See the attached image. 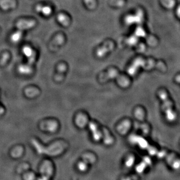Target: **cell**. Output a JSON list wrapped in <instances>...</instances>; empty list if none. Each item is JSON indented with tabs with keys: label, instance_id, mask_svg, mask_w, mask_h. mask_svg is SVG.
Listing matches in <instances>:
<instances>
[{
	"label": "cell",
	"instance_id": "obj_21",
	"mask_svg": "<svg viewBox=\"0 0 180 180\" xmlns=\"http://www.w3.org/2000/svg\"><path fill=\"white\" fill-rule=\"evenodd\" d=\"M22 31H21L20 30H19L18 31H17L16 33H14L12 36L11 40L13 41V42H15V43L19 42L21 40L22 37Z\"/></svg>",
	"mask_w": 180,
	"mask_h": 180
},
{
	"label": "cell",
	"instance_id": "obj_24",
	"mask_svg": "<svg viewBox=\"0 0 180 180\" xmlns=\"http://www.w3.org/2000/svg\"><path fill=\"white\" fill-rule=\"evenodd\" d=\"M134 162V158L133 157H131L129 159L127 162H126V165H127L128 167H129V166H131L132 165H133V163Z\"/></svg>",
	"mask_w": 180,
	"mask_h": 180
},
{
	"label": "cell",
	"instance_id": "obj_8",
	"mask_svg": "<svg viewBox=\"0 0 180 180\" xmlns=\"http://www.w3.org/2000/svg\"><path fill=\"white\" fill-rule=\"evenodd\" d=\"M114 46V45L113 42L111 41L106 42L104 44L103 46L97 50L96 54L97 56L100 58L103 57L105 55H106V54L113 49Z\"/></svg>",
	"mask_w": 180,
	"mask_h": 180
},
{
	"label": "cell",
	"instance_id": "obj_11",
	"mask_svg": "<svg viewBox=\"0 0 180 180\" xmlns=\"http://www.w3.org/2000/svg\"><path fill=\"white\" fill-rule=\"evenodd\" d=\"M64 41H65V38L63 35L60 34L57 36L50 44V46H49L50 50L52 51H56L59 46L63 44Z\"/></svg>",
	"mask_w": 180,
	"mask_h": 180
},
{
	"label": "cell",
	"instance_id": "obj_22",
	"mask_svg": "<svg viewBox=\"0 0 180 180\" xmlns=\"http://www.w3.org/2000/svg\"><path fill=\"white\" fill-rule=\"evenodd\" d=\"M19 71L22 73L29 74L32 71V69L29 66L23 65L21 66L19 68Z\"/></svg>",
	"mask_w": 180,
	"mask_h": 180
},
{
	"label": "cell",
	"instance_id": "obj_10",
	"mask_svg": "<svg viewBox=\"0 0 180 180\" xmlns=\"http://www.w3.org/2000/svg\"><path fill=\"white\" fill-rule=\"evenodd\" d=\"M36 25V21L34 20H21L17 23V26L21 31L23 30L31 29Z\"/></svg>",
	"mask_w": 180,
	"mask_h": 180
},
{
	"label": "cell",
	"instance_id": "obj_15",
	"mask_svg": "<svg viewBox=\"0 0 180 180\" xmlns=\"http://www.w3.org/2000/svg\"><path fill=\"white\" fill-rule=\"evenodd\" d=\"M102 132L103 133L102 138L103 139L104 143L106 145H112L114 142V139L109 131L106 128H103L102 129Z\"/></svg>",
	"mask_w": 180,
	"mask_h": 180
},
{
	"label": "cell",
	"instance_id": "obj_2",
	"mask_svg": "<svg viewBox=\"0 0 180 180\" xmlns=\"http://www.w3.org/2000/svg\"><path fill=\"white\" fill-rule=\"evenodd\" d=\"M140 66L147 69L156 68L162 71H165L166 70V66L162 62L157 63L153 61H145L142 59H138L135 61L133 65L130 67L128 70V73L132 75L135 74Z\"/></svg>",
	"mask_w": 180,
	"mask_h": 180
},
{
	"label": "cell",
	"instance_id": "obj_12",
	"mask_svg": "<svg viewBox=\"0 0 180 180\" xmlns=\"http://www.w3.org/2000/svg\"><path fill=\"white\" fill-rule=\"evenodd\" d=\"M89 122V120L86 115L80 114L77 115L75 119V123L78 127L83 128L86 127Z\"/></svg>",
	"mask_w": 180,
	"mask_h": 180
},
{
	"label": "cell",
	"instance_id": "obj_13",
	"mask_svg": "<svg viewBox=\"0 0 180 180\" xmlns=\"http://www.w3.org/2000/svg\"><path fill=\"white\" fill-rule=\"evenodd\" d=\"M66 70L67 67L65 64H59V66H58L57 73L55 77V80L57 82H60L63 80Z\"/></svg>",
	"mask_w": 180,
	"mask_h": 180
},
{
	"label": "cell",
	"instance_id": "obj_19",
	"mask_svg": "<svg viewBox=\"0 0 180 180\" xmlns=\"http://www.w3.org/2000/svg\"><path fill=\"white\" fill-rule=\"evenodd\" d=\"M135 115L136 118L138 120H143L145 117V113L141 108H138L135 111Z\"/></svg>",
	"mask_w": 180,
	"mask_h": 180
},
{
	"label": "cell",
	"instance_id": "obj_25",
	"mask_svg": "<svg viewBox=\"0 0 180 180\" xmlns=\"http://www.w3.org/2000/svg\"><path fill=\"white\" fill-rule=\"evenodd\" d=\"M176 81L178 83H180V75H178V76L176 78Z\"/></svg>",
	"mask_w": 180,
	"mask_h": 180
},
{
	"label": "cell",
	"instance_id": "obj_16",
	"mask_svg": "<svg viewBox=\"0 0 180 180\" xmlns=\"http://www.w3.org/2000/svg\"><path fill=\"white\" fill-rule=\"evenodd\" d=\"M36 10L37 12L39 13H41L45 16H49L52 12V10L49 6H46L41 5H38L36 8Z\"/></svg>",
	"mask_w": 180,
	"mask_h": 180
},
{
	"label": "cell",
	"instance_id": "obj_6",
	"mask_svg": "<svg viewBox=\"0 0 180 180\" xmlns=\"http://www.w3.org/2000/svg\"><path fill=\"white\" fill-rule=\"evenodd\" d=\"M40 127L42 130L46 132H54L57 130L58 124L54 120H47L42 122L40 124Z\"/></svg>",
	"mask_w": 180,
	"mask_h": 180
},
{
	"label": "cell",
	"instance_id": "obj_17",
	"mask_svg": "<svg viewBox=\"0 0 180 180\" xmlns=\"http://www.w3.org/2000/svg\"><path fill=\"white\" fill-rule=\"evenodd\" d=\"M96 160L95 156L91 153H86L82 156L83 162L87 165L94 163Z\"/></svg>",
	"mask_w": 180,
	"mask_h": 180
},
{
	"label": "cell",
	"instance_id": "obj_3",
	"mask_svg": "<svg viewBox=\"0 0 180 180\" xmlns=\"http://www.w3.org/2000/svg\"><path fill=\"white\" fill-rule=\"evenodd\" d=\"M115 78L117 79L118 83L122 87H127L129 85V80L124 76L120 75L117 71L114 69L101 74L99 76V81L101 82H105L110 79Z\"/></svg>",
	"mask_w": 180,
	"mask_h": 180
},
{
	"label": "cell",
	"instance_id": "obj_18",
	"mask_svg": "<svg viewBox=\"0 0 180 180\" xmlns=\"http://www.w3.org/2000/svg\"><path fill=\"white\" fill-rule=\"evenodd\" d=\"M57 19L59 23L65 27L68 26L70 23L69 18L64 14H59L58 16Z\"/></svg>",
	"mask_w": 180,
	"mask_h": 180
},
{
	"label": "cell",
	"instance_id": "obj_20",
	"mask_svg": "<svg viewBox=\"0 0 180 180\" xmlns=\"http://www.w3.org/2000/svg\"><path fill=\"white\" fill-rule=\"evenodd\" d=\"M84 2L87 8L90 10L94 9L97 6L96 0H84Z\"/></svg>",
	"mask_w": 180,
	"mask_h": 180
},
{
	"label": "cell",
	"instance_id": "obj_9",
	"mask_svg": "<svg viewBox=\"0 0 180 180\" xmlns=\"http://www.w3.org/2000/svg\"><path fill=\"white\" fill-rule=\"evenodd\" d=\"M23 52L24 54L27 57L29 62V65H33V63L35 61L36 58V53L31 48L28 46L24 47Z\"/></svg>",
	"mask_w": 180,
	"mask_h": 180
},
{
	"label": "cell",
	"instance_id": "obj_5",
	"mask_svg": "<svg viewBox=\"0 0 180 180\" xmlns=\"http://www.w3.org/2000/svg\"><path fill=\"white\" fill-rule=\"evenodd\" d=\"M40 174L43 180H48L52 176L53 173V167L50 161H46L44 162L40 168Z\"/></svg>",
	"mask_w": 180,
	"mask_h": 180
},
{
	"label": "cell",
	"instance_id": "obj_4",
	"mask_svg": "<svg viewBox=\"0 0 180 180\" xmlns=\"http://www.w3.org/2000/svg\"><path fill=\"white\" fill-rule=\"evenodd\" d=\"M158 94L163 102L162 108L166 114L167 120L170 122L174 121L176 118V114L173 110L172 103L169 99L167 93L164 90H161Z\"/></svg>",
	"mask_w": 180,
	"mask_h": 180
},
{
	"label": "cell",
	"instance_id": "obj_23",
	"mask_svg": "<svg viewBox=\"0 0 180 180\" xmlns=\"http://www.w3.org/2000/svg\"><path fill=\"white\" fill-rule=\"evenodd\" d=\"M87 165L84 163L83 161H81L78 165V167L79 170L82 171V172H85L86 170L88 169Z\"/></svg>",
	"mask_w": 180,
	"mask_h": 180
},
{
	"label": "cell",
	"instance_id": "obj_7",
	"mask_svg": "<svg viewBox=\"0 0 180 180\" xmlns=\"http://www.w3.org/2000/svg\"><path fill=\"white\" fill-rule=\"evenodd\" d=\"M89 129L91 131L92 135L94 140L96 141H99L102 138L103 133L99 129L98 125L94 122H90L88 124Z\"/></svg>",
	"mask_w": 180,
	"mask_h": 180
},
{
	"label": "cell",
	"instance_id": "obj_14",
	"mask_svg": "<svg viewBox=\"0 0 180 180\" xmlns=\"http://www.w3.org/2000/svg\"><path fill=\"white\" fill-rule=\"evenodd\" d=\"M130 127V122L129 120H125L119 124L117 127V130L121 134L125 135L129 130Z\"/></svg>",
	"mask_w": 180,
	"mask_h": 180
},
{
	"label": "cell",
	"instance_id": "obj_1",
	"mask_svg": "<svg viewBox=\"0 0 180 180\" xmlns=\"http://www.w3.org/2000/svg\"><path fill=\"white\" fill-rule=\"evenodd\" d=\"M32 143L38 154H45L51 157L59 155L63 153L68 147L67 144L62 142H57L48 147L43 146L35 139L32 140Z\"/></svg>",
	"mask_w": 180,
	"mask_h": 180
}]
</instances>
